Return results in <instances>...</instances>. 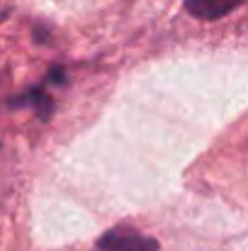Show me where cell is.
Wrapping results in <instances>:
<instances>
[{
    "label": "cell",
    "instance_id": "1",
    "mask_svg": "<svg viewBox=\"0 0 248 251\" xmlns=\"http://www.w3.org/2000/svg\"><path fill=\"white\" fill-rule=\"evenodd\" d=\"M95 251H158V242L132 227H114L97 239Z\"/></svg>",
    "mask_w": 248,
    "mask_h": 251
},
{
    "label": "cell",
    "instance_id": "2",
    "mask_svg": "<svg viewBox=\"0 0 248 251\" xmlns=\"http://www.w3.org/2000/svg\"><path fill=\"white\" fill-rule=\"evenodd\" d=\"M241 2L244 0H185V10L197 20L214 22V20H222L229 12H234Z\"/></svg>",
    "mask_w": 248,
    "mask_h": 251
},
{
    "label": "cell",
    "instance_id": "3",
    "mask_svg": "<svg viewBox=\"0 0 248 251\" xmlns=\"http://www.w3.org/2000/svg\"><path fill=\"white\" fill-rule=\"evenodd\" d=\"M12 105H15V107H20V105H32V107L37 110V115H39L42 122H46V120L51 117V112H54V100H51V95H49L42 85L27 90V93L20 95V98H15Z\"/></svg>",
    "mask_w": 248,
    "mask_h": 251
},
{
    "label": "cell",
    "instance_id": "4",
    "mask_svg": "<svg viewBox=\"0 0 248 251\" xmlns=\"http://www.w3.org/2000/svg\"><path fill=\"white\" fill-rule=\"evenodd\" d=\"M49 81H56L59 85H66V71H64V69H54V71L49 74Z\"/></svg>",
    "mask_w": 248,
    "mask_h": 251
}]
</instances>
